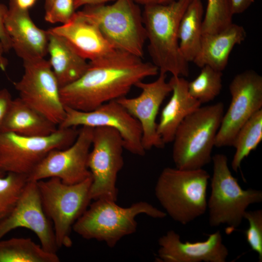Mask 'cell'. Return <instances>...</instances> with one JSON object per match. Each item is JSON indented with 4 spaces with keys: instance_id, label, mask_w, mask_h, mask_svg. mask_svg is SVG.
Wrapping results in <instances>:
<instances>
[{
    "instance_id": "39",
    "label": "cell",
    "mask_w": 262,
    "mask_h": 262,
    "mask_svg": "<svg viewBox=\"0 0 262 262\" xmlns=\"http://www.w3.org/2000/svg\"><path fill=\"white\" fill-rule=\"evenodd\" d=\"M53 0H45V11L48 10L50 7Z\"/></svg>"
},
{
    "instance_id": "31",
    "label": "cell",
    "mask_w": 262,
    "mask_h": 262,
    "mask_svg": "<svg viewBox=\"0 0 262 262\" xmlns=\"http://www.w3.org/2000/svg\"><path fill=\"white\" fill-rule=\"evenodd\" d=\"M74 0H53L45 11V19L50 23L67 22L75 14Z\"/></svg>"
},
{
    "instance_id": "12",
    "label": "cell",
    "mask_w": 262,
    "mask_h": 262,
    "mask_svg": "<svg viewBox=\"0 0 262 262\" xmlns=\"http://www.w3.org/2000/svg\"><path fill=\"white\" fill-rule=\"evenodd\" d=\"M231 99L223 116L214 147H232L241 127L256 112L262 109V77L253 70L234 76L229 85Z\"/></svg>"
},
{
    "instance_id": "10",
    "label": "cell",
    "mask_w": 262,
    "mask_h": 262,
    "mask_svg": "<svg viewBox=\"0 0 262 262\" xmlns=\"http://www.w3.org/2000/svg\"><path fill=\"white\" fill-rule=\"evenodd\" d=\"M91 147L88 159L91 198L116 201L117 175L124 165L122 138L112 128L97 127L93 129Z\"/></svg>"
},
{
    "instance_id": "22",
    "label": "cell",
    "mask_w": 262,
    "mask_h": 262,
    "mask_svg": "<svg viewBox=\"0 0 262 262\" xmlns=\"http://www.w3.org/2000/svg\"><path fill=\"white\" fill-rule=\"evenodd\" d=\"M57 129V125L18 97L12 99L0 132H13L26 136H44L52 133Z\"/></svg>"
},
{
    "instance_id": "14",
    "label": "cell",
    "mask_w": 262,
    "mask_h": 262,
    "mask_svg": "<svg viewBox=\"0 0 262 262\" xmlns=\"http://www.w3.org/2000/svg\"><path fill=\"white\" fill-rule=\"evenodd\" d=\"M93 128L82 126L75 141L63 149L50 151L28 176L37 181L56 178L67 184L81 182L91 177L88 166Z\"/></svg>"
},
{
    "instance_id": "34",
    "label": "cell",
    "mask_w": 262,
    "mask_h": 262,
    "mask_svg": "<svg viewBox=\"0 0 262 262\" xmlns=\"http://www.w3.org/2000/svg\"><path fill=\"white\" fill-rule=\"evenodd\" d=\"M254 1L255 0H230L233 15L243 13Z\"/></svg>"
},
{
    "instance_id": "29",
    "label": "cell",
    "mask_w": 262,
    "mask_h": 262,
    "mask_svg": "<svg viewBox=\"0 0 262 262\" xmlns=\"http://www.w3.org/2000/svg\"><path fill=\"white\" fill-rule=\"evenodd\" d=\"M28 181V177L21 174L0 176V220L12 211Z\"/></svg>"
},
{
    "instance_id": "33",
    "label": "cell",
    "mask_w": 262,
    "mask_h": 262,
    "mask_svg": "<svg viewBox=\"0 0 262 262\" xmlns=\"http://www.w3.org/2000/svg\"><path fill=\"white\" fill-rule=\"evenodd\" d=\"M12 99L7 89L3 88L0 90V128Z\"/></svg>"
},
{
    "instance_id": "36",
    "label": "cell",
    "mask_w": 262,
    "mask_h": 262,
    "mask_svg": "<svg viewBox=\"0 0 262 262\" xmlns=\"http://www.w3.org/2000/svg\"><path fill=\"white\" fill-rule=\"evenodd\" d=\"M37 0H10V2L13 3L18 8L29 10L33 7Z\"/></svg>"
},
{
    "instance_id": "26",
    "label": "cell",
    "mask_w": 262,
    "mask_h": 262,
    "mask_svg": "<svg viewBox=\"0 0 262 262\" xmlns=\"http://www.w3.org/2000/svg\"><path fill=\"white\" fill-rule=\"evenodd\" d=\"M262 140V109L254 113L238 132L233 143L235 152L231 167L236 172L243 160L255 150Z\"/></svg>"
},
{
    "instance_id": "21",
    "label": "cell",
    "mask_w": 262,
    "mask_h": 262,
    "mask_svg": "<svg viewBox=\"0 0 262 262\" xmlns=\"http://www.w3.org/2000/svg\"><path fill=\"white\" fill-rule=\"evenodd\" d=\"M246 36L245 28L233 23L219 32L202 34L199 50L193 62L200 68L208 66L222 71L233 48Z\"/></svg>"
},
{
    "instance_id": "8",
    "label": "cell",
    "mask_w": 262,
    "mask_h": 262,
    "mask_svg": "<svg viewBox=\"0 0 262 262\" xmlns=\"http://www.w3.org/2000/svg\"><path fill=\"white\" fill-rule=\"evenodd\" d=\"M36 182L44 211L53 223L58 247H70L73 226L92 200L91 177L74 184H66L56 178Z\"/></svg>"
},
{
    "instance_id": "16",
    "label": "cell",
    "mask_w": 262,
    "mask_h": 262,
    "mask_svg": "<svg viewBox=\"0 0 262 262\" xmlns=\"http://www.w3.org/2000/svg\"><path fill=\"white\" fill-rule=\"evenodd\" d=\"M159 77L151 82L143 81L135 86L140 94L134 98L122 97L116 100L139 122L142 130V142L145 149L163 148L165 144L157 133L156 117L165 98L171 93L172 88L166 82V74L159 73Z\"/></svg>"
},
{
    "instance_id": "11",
    "label": "cell",
    "mask_w": 262,
    "mask_h": 262,
    "mask_svg": "<svg viewBox=\"0 0 262 262\" xmlns=\"http://www.w3.org/2000/svg\"><path fill=\"white\" fill-rule=\"evenodd\" d=\"M23 67L21 79L14 83L19 98L58 126L66 111L49 61L44 58L23 61Z\"/></svg>"
},
{
    "instance_id": "30",
    "label": "cell",
    "mask_w": 262,
    "mask_h": 262,
    "mask_svg": "<svg viewBox=\"0 0 262 262\" xmlns=\"http://www.w3.org/2000/svg\"><path fill=\"white\" fill-rule=\"evenodd\" d=\"M244 218L249 224L245 231L246 240L251 249L258 254L259 261L262 262V210L246 211Z\"/></svg>"
},
{
    "instance_id": "1",
    "label": "cell",
    "mask_w": 262,
    "mask_h": 262,
    "mask_svg": "<svg viewBox=\"0 0 262 262\" xmlns=\"http://www.w3.org/2000/svg\"><path fill=\"white\" fill-rule=\"evenodd\" d=\"M159 72L152 63L115 50L89 61L78 79L60 89L61 99L65 107L90 111L126 96L138 82Z\"/></svg>"
},
{
    "instance_id": "20",
    "label": "cell",
    "mask_w": 262,
    "mask_h": 262,
    "mask_svg": "<svg viewBox=\"0 0 262 262\" xmlns=\"http://www.w3.org/2000/svg\"><path fill=\"white\" fill-rule=\"evenodd\" d=\"M172 96L163 109L157 131L164 144L172 142L177 129L184 118L201 106L188 92V81L181 76H172L168 81Z\"/></svg>"
},
{
    "instance_id": "6",
    "label": "cell",
    "mask_w": 262,
    "mask_h": 262,
    "mask_svg": "<svg viewBox=\"0 0 262 262\" xmlns=\"http://www.w3.org/2000/svg\"><path fill=\"white\" fill-rule=\"evenodd\" d=\"M212 161L211 193L207 201L209 224L213 227L226 225L225 231L229 234L240 225L247 207L262 201V192L243 189L232 176L225 155L216 154Z\"/></svg>"
},
{
    "instance_id": "17",
    "label": "cell",
    "mask_w": 262,
    "mask_h": 262,
    "mask_svg": "<svg viewBox=\"0 0 262 262\" xmlns=\"http://www.w3.org/2000/svg\"><path fill=\"white\" fill-rule=\"evenodd\" d=\"M156 260L161 262H225L229 250L218 230L201 242H181L173 230L168 231L158 240Z\"/></svg>"
},
{
    "instance_id": "13",
    "label": "cell",
    "mask_w": 262,
    "mask_h": 262,
    "mask_svg": "<svg viewBox=\"0 0 262 262\" xmlns=\"http://www.w3.org/2000/svg\"><path fill=\"white\" fill-rule=\"evenodd\" d=\"M65 108V116L59 128L86 126L108 127L120 134L124 149L130 153L144 156L146 150L142 142V130L138 120L116 100L102 104L90 111Z\"/></svg>"
},
{
    "instance_id": "38",
    "label": "cell",
    "mask_w": 262,
    "mask_h": 262,
    "mask_svg": "<svg viewBox=\"0 0 262 262\" xmlns=\"http://www.w3.org/2000/svg\"><path fill=\"white\" fill-rule=\"evenodd\" d=\"M3 53L2 49L0 48V69L4 71L8 65V61L7 59L4 57L3 55Z\"/></svg>"
},
{
    "instance_id": "27",
    "label": "cell",
    "mask_w": 262,
    "mask_h": 262,
    "mask_svg": "<svg viewBox=\"0 0 262 262\" xmlns=\"http://www.w3.org/2000/svg\"><path fill=\"white\" fill-rule=\"evenodd\" d=\"M198 75L188 83L190 95L201 104L213 100L222 88V71L209 66L202 67Z\"/></svg>"
},
{
    "instance_id": "4",
    "label": "cell",
    "mask_w": 262,
    "mask_h": 262,
    "mask_svg": "<svg viewBox=\"0 0 262 262\" xmlns=\"http://www.w3.org/2000/svg\"><path fill=\"white\" fill-rule=\"evenodd\" d=\"M210 178L209 173L202 168L166 167L157 179L155 195L167 214L186 225L205 213Z\"/></svg>"
},
{
    "instance_id": "15",
    "label": "cell",
    "mask_w": 262,
    "mask_h": 262,
    "mask_svg": "<svg viewBox=\"0 0 262 262\" xmlns=\"http://www.w3.org/2000/svg\"><path fill=\"white\" fill-rule=\"evenodd\" d=\"M42 204L36 181L28 180L12 211L0 220V240L16 228L33 232L46 251L56 253L58 248L54 230Z\"/></svg>"
},
{
    "instance_id": "24",
    "label": "cell",
    "mask_w": 262,
    "mask_h": 262,
    "mask_svg": "<svg viewBox=\"0 0 262 262\" xmlns=\"http://www.w3.org/2000/svg\"><path fill=\"white\" fill-rule=\"evenodd\" d=\"M203 6L201 0H192L180 22L178 39L180 50L188 63L193 61L201 44Z\"/></svg>"
},
{
    "instance_id": "25",
    "label": "cell",
    "mask_w": 262,
    "mask_h": 262,
    "mask_svg": "<svg viewBox=\"0 0 262 262\" xmlns=\"http://www.w3.org/2000/svg\"><path fill=\"white\" fill-rule=\"evenodd\" d=\"M56 253L45 250L29 238L0 240V262H59Z\"/></svg>"
},
{
    "instance_id": "9",
    "label": "cell",
    "mask_w": 262,
    "mask_h": 262,
    "mask_svg": "<svg viewBox=\"0 0 262 262\" xmlns=\"http://www.w3.org/2000/svg\"><path fill=\"white\" fill-rule=\"evenodd\" d=\"M78 132L75 128H58L44 136L0 132V176L13 173L28 177L50 151L70 146Z\"/></svg>"
},
{
    "instance_id": "28",
    "label": "cell",
    "mask_w": 262,
    "mask_h": 262,
    "mask_svg": "<svg viewBox=\"0 0 262 262\" xmlns=\"http://www.w3.org/2000/svg\"><path fill=\"white\" fill-rule=\"evenodd\" d=\"M233 13L230 0H207L203 18L202 34L219 32L232 23Z\"/></svg>"
},
{
    "instance_id": "18",
    "label": "cell",
    "mask_w": 262,
    "mask_h": 262,
    "mask_svg": "<svg viewBox=\"0 0 262 262\" xmlns=\"http://www.w3.org/2000/svg\"><path fill=\"white\" fill-rule=\"evenodd\" d=\"M5 27L12 49L23 61L44 58L48 53V33L34 24L29 10L9 2Z\"/></svg>"
},
{
    "instance_id": "19",
    "label": "cell",
    "mask_w": 262,
    "mask_h": 262,
    "mask_svg": "<svg viewBox=\"0 0 262 262\" xmlns=\"http://www.w3.org/2000/svg\"><path fill=\"white\" fill-rule=\"evenodd\" d=\"M48 30L63 38L82 57L89 61L105 56L115 49L97 25L81 11L66 23Z\"/></svg>"
},
{
    "instance_id": "7",
    "label": "cell",
    "mask_w": 262,
    "mask_h": 262,
    "mask_svg": "<svg viewBox=\"0 0 262 262\" xmlns=\"http://www.w3.org/2000/svg\"><path fill=\"white\" fill-rule=\"evenodd\" d=\"M81 11L97 25L115 49L143 58L146 33L142 12L133 0L85 6Z\"/></svg>"
},
{
    "instance_id": "2",
    "label": "cell",
    "mask_w": 262,
    "mask_h": 262,
    "mask_svg": "<svg viewBox=\"0 0 262 262\" xmlns=\"http://www.w3.org/2000/svg\"><path fill=\"white\" fill-rule=\"evenodd\" d=\"M192 0H176L166 4L144 6L143 23L148 50L159 73L187 77L188 62L179 48L178 30L181 18Z\"/></svg>"
},
{
    "instance_id": "23",
    "label": "cell",
    "mask_w": 262,
    "mask_h": 262,
    "mask_svg": "<svg viewBox=\"0 0 262 262\" xmlns=\"http://www.w3.org/2000/svg\"><path fill=\"white\" fill-rule=\"evenodd\" d=\"M47 31L49 61L61 88L78 79L86 70L88 62L63 38Z\"/></svg>"
},
{
    "instance_id": "37",
    "label": "cell",
    "mask_w": 262,
    "mask_h": 262,
    "mask_svg": "<svg viewBox=\"0 0 262 262\" xmlns=\"http://www.w3.org/2000/svg\"><path fill=\"white\" fill-rule=\"evenodd\" d=\"M138 5L144 6L150 5L166 4L176 0H133Z\"/></svg>"
},
{
    "instance_id": "32",
    "label": "cell",
    "mask_w": 262,
    "mask_h": 262,
    "mask_svg": "<svg viewBox=\"0 0 262 262\" xmlns=\"http://www.w3.org/2000/svg\"><path fill=\"white\" fill-rule=\"evenodd\" d=\"M8 11V8L0 2V48L4 53L12 49L11 41L5 27Z\"/></svg>"
},
{
    "instance_id": "3",
    "label": "cell",
    "mask_w": 262,
    "mask_h": 262,
    "mask_svg": "<svg viewBox=\"0 0 262 262\" xmlns=\"http://www.w3.org/2000/svg\"><path fill=\"white\" fill-rule=\"evenodd\" d=\"M141 214L157 219L167 215L146 201H138L123 207L116 201L98 199L89 204L74 223L72 230L84 239L103 242L112 248L124 237L136 231L135 218Z\"/></svg>"
},
{
    "instance_id": "35",
    "label": "cell",
    "mask_w": 262,
    "mask_h": 262,
    "mask_svg": "<svg viewBox=\"0 0 262 262\" xmlns=\"http://www.w3.org/2000/svg\"><path fill=\"white\" fill-rule=\"evenodd\" d=\"M115 0H74V4L76 10L78 8L88 5H95L106 4L107 2Z\"/></svg>"
},
{
    "instance_id": "5",
    "label": "cell",
    "mask_w": 262,
    "mask_h": 262,
    "mask_svg": "<svg viewBox=\"0 0 262 262\" xmlns=\"http://www.w3.org/2000/svg\"><path fill=\"white\" fill-rule=\"evenodd\" d=\"M224 109L221 102L200 106L184 118L172 141V158L176 168L198 169L212 161V149Z\"/></svg>"
}]
</instances>
